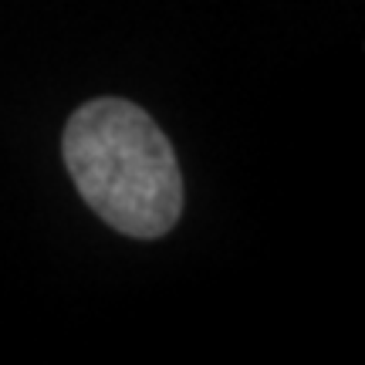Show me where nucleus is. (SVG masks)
I'll return each mask as SVG.
<instances>
[{
    "mask_svg": "<svg viewBox=\"0 0 365 365\" xmlns=\"http://www.w3.org/2000/svg\"><path fill=\"white\" fill-rule=\"evenodd\" d=\"M65 166L108 227L135 240L170 234L182 213V176L170 139L139 105L95 98L68 118Z\"/></svg>",
    "mask_w": 365,
    "mask_h": 365,
    "instance_id": "nucleus-1",
    "label": "nucleus"
}]
</instances>
